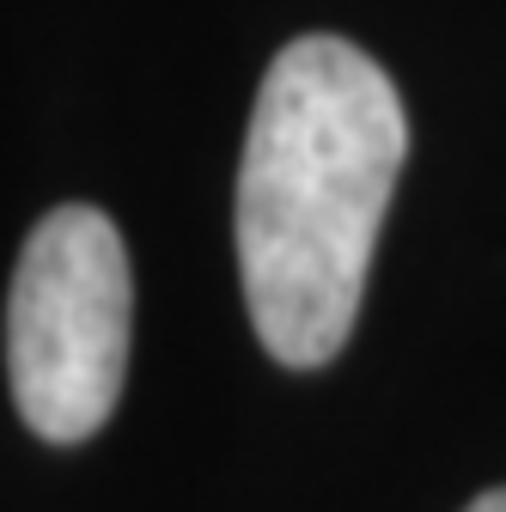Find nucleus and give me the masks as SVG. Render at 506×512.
I'll use <instances>...</instances> for the list:
<instances>
[{"label":"nucleus","mask_w":506,"mask_h":512,"mask_svg":"<svg viewBox=\"0 0 506 512\" xmlns=\"http://www.w3.org/2000/svg\"><path fill=\"white\" fill-rule=\"evenodd\" d=\"M403 153V98L366 49L293 37L269 61L238 165V275L281 366L342 354Z\"/></svg>","instance_id":"1"},{"label":"nucleus","mask_w":506,"mask_h":512,"mask_svg":"<svg viewBox=\"0 0 506 512\" xmlns=\"http://www.w3.org/2000/svg\"><path fill=\"white\" fill-rule=\"evenodd\" d=\"M129 250L98 208H55L31 226L7 293V372L31 433L92 439L129 372Z\"/></svg>","instance_id":"2"},{"label":"nucleus","mask_w":506,"mask_h":512,"mask_svg":"<svg viewBox=\"0 0 506 512\" xmlns=\"http://www.w3.org/2000/svg\"><path fill=\"white\" fill-rule=\"evenodd\" d=\"M464 512H506V488H488L482 500H470Z\"/></svg>","instance_id":"3"}]
</instances>
